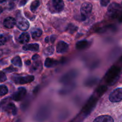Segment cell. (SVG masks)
Wrapping results in <instances>:
<instances>
[{"label": "cell", "mask_w": 122, "mask_h": 122, "mask_svg": "<svg viewBox=\"0 0 122 122\" xmlns=\"http://www.w3.org/2000/svg\"><path fill=\"white\" fill-rule=\"evenodd\" d=\"M54 52V48L53 46H48L44 49V54L45 56H51Z\"/></svg>", "instance_id": "21"}, {"label": "cell", "mask_w": 122, "mask_h": 122, "mask_svg": "<svg viewBox=\"0 0 122 122\" xmlns=\"http://www.w3.org/2000/svg\"><path fill=\"white\" fill-rule=\"evenodd\" d=\"M35 79V77L33 75H27L25 76H21L19 75H13L11 77V80L15 84L24 85L29 83L33 82Z\"/></svg>", "instance_id": "2"}, {"label": "cell", "mask_w": 122, "mask_h": 122, "mask_svg": "<svg viewBox=\"0 0 122 122\" xmlns=\"http://www.w3.org/2000/svg\"><path fill=\"white\" fill-rule=\"evenodd\" d=\"M7 80V76H6L5 74L2 71H0V82H5Z\"/></svg>", "instance_id": "25"}, {"label": "cell", "mask_w": 122, "mask_h": 122, "mask_svg": "<svg viewBox=\"0 0 122 122\" xmlns=\"http://www.w3.org/2000/svg\"><path fill=\"white\" fill-rule=\"evenodd\" d=\"M27 1H28V0H21L20 2V4H19V6L21 7V6L25 5L26 4V2H27Z\"/></svg>", "instance_id": "27"}, {"label": "cell", "mask_w": 122, "mask_h": 122, "mask_svg": "<svg viewBox=\"0 0 122 122\" xmlns=\"http://www.w3.org/2000/svg\"><path fill=\"white\" fill-rule=\"evenodd\" d=\"M58 63H59V62L58 61L55 60L53 58H46L45 61V67L48 68L54 67L56 66Z\"/></svg>", "instance_id": "15"}, {"label": "cell", "mask_w": 122, "mask_h": 122, "mask_svg": "<svg viewBox=\"0 0 122 122\" xmlns=\"http://www.w3.org/2000/svg\"><path fill=\"white\" fill-rule=\"evenodd\" d=\"M110 0H100V3L102 6L106 7L110 3Z\"/></svg>", "instance_id": "26"}, {"label": "cell", "mask_w": 122, "mask_h": 122, "mask_svg": "<svg viewBox=\"0 0 122 122\" xmlns=\"http://www.w3.org/2000/svg\"><path fill=\"white\" fill-rule=\"evenodd\" d=\"M94 122H113L114 119L111 116L108 115H103L97 117Z\"/></svg>", "instance_id": "14"}, {"label": "cell", "mask_w": 122, "mask_h": 122, "mask_svg": "<svg viewBox=\"0 0 122 122\" xmlns=\"http://www.w3.org/2000/svg\"><path fill=\"white\" fill-rule=\"evenodd\" d=\"M8 88L5 85H0V96H4L8 93Z\"/></svg>", "instance_id": "22"}, {"label": "cell", "mask_w": 122, "mask_h": 122, "mask_svg": "<svg viewBox=\"0 0 122 122\" xmlns=\"http://www.w3.org/2000/svg\"><path fill=\"white\" fill-rule=\"evenodd\" d=\"M121 5L116 2H113L108 7L107 13L110 17L117 18L121 14Z\"/></svg>", "instance_id": "5"}, {"label": "cell", "mask_w": 122, "mask_h": 122, "mask_svg": "<svg viewBox=\"0 0 122 122\" xmlns=\"http://www.w3.org/2000/svg\"><path fill=\"white\" fill-rule=\"evenodd\" d=\"M2 51H1V50H0V57L2 56Z\"/></svg>", "instance_id": "33"}, {"label": "cell", "mask_w": 122, "mask_h": 122, "mask_svg": "<svg viewBox=\"0 0 122 122\" xmlns=\"http://www.w3.org/2000/svg\"><path fill=\"white\" fill-rule=\"evenodd\" d=\"M16 23V20L14 18L12 17H8L4 19L3 22V25L4 27L7 29H12Z\"/></svg>", "instance_id": "11"}, {"label": "cell", "mask_w": 122, "mask_h": 122, "mask_svg": "<svg viewBox=\"0 0 122 122\" xmlns=\"http://www.w3.org/2000/svg\"><path fill=\"white\" fill-rule=\"evenodd\" d=\"M41 5V0H35L30 5V10L32 13H35Z\"/></svg>", "instance_id": "18"}, {"label": "cell", "mask_w": 122, "mask_h": 122, "mask_svg": "<svg viewBox=\"0 0 122 122\" xmlns=\"http://www.w3.org/2000/svg\"><path fill=\"white\" fill-rule=\"evenodd\" d=\"M17 27L20 30L22 31H26L29 28L30 24L29 22L27 21L26 19L23 17H19L17 19V21H16Z\"/></svg>", "instance_id": "8"}, {"label": "cell", "mask_w": 122, "mask_h": 122, "mask_svg": "<svg viewBox=\"0 0 122 122\" xmlns=\"http://www.w3.org/2000/svg\"><path fill=\"white\" fill-rule=\"evenodd\" d=\"M40 58V57L38 54H35L34 56H33L32 57V60H38Z\"/></svg>", "instance_id": "28"}, {"label": "cell", "mask_w": 122, "mask_h": 122, "mask_svg": "<svg viewBox=\"0 0 122 122\" xmlns=\"http://www.w3.org/2000/svg\"><path fill=\"white\" fill-rule=\"evenodd\" d=\"M49 38H50V41H51V42L53 43L55 41V40H56V36L52 35L51 37H50H50H49Z\"/></svg>", "instance_id": "29"}, {"label": "cell", "mask_w": 122, "mask_h": 122, "mask_svg": "<svg viewBox=\"0 0 122 122\" xmlns=\"http://www.w3.org/2000/svg\"><path fill=\"white\" fill-rule=\"evenodd\" d=\"M45 42L48 43L49 42V36H46V38L45 39Z\"/></svg>", "instance_id": "31"}, {"label": "cell", "mask_w": 122, "mask_h": 122, "mask_svg": "<svg viewBox=\"0 0 122 122\" xmlns=\"http://www.w3.org/2000/svg\"><path fill=\"white\" fill-rule=\"evenodd\" d=\"M25 64L27 66L31 65V61L30 60H27L26 61H25Z\"/></svg>", "instance_id": "30"}, {"label": "cell", "mask_w": 122, "mask_h": 122, "mask_svg": "<svg viewBox=\"0 0 122 122\" xmlns=\"http://www.w3.org/2000/svg\"><path fill=\"white\" fill-rule=\"evenodd\" d=\"M29 40L30 36L27 32H24V33H21L18 39V41L20 44H26V43L28 42Z\"/></svg>", "instance_id": "16"}, {"label": "cell", "mask_w": 122, "mask_h": 122, "mask_svg": "<svg viewBox=\"0 0 122 122\" xmlns=\"http://www.w3.org/2000/svg\"><path fill=\"white\" fill-rule=\"evenodd\" d=\"M4 70L7 73H11V72H14V71H17L18 70L17 69H16V68L14 67L13 66H10L9 67L5 68Z\"/></svg>", "instance_id": "23"}, {"label": "cell", "mask_w": 122, "mask_h": 122, "mask_svg": "<svg viewBox=\"0 0 122 122\" xmlns=\"http://www.w3.org/2000/svg\"><path fill=\"white\" fill-rule=\"evenodd\" d=\"M63 0H51L48 6L49 10L52 13H61L64 10Z\"/></svg>", "instance_id": "3"}, {"label": "cell", "mask_w": 122, "mask_h": 122, "mask_svg": "<svg viewBox=\"0 0 122 122\" xmlns=\"http://www.w3.org/2000/svg\"><path fill=\"white\" fill-rule=\"evenodd\" d=\"M89 45H90V42L88 41H81L77 42L76 45V47L78 50H83L89 47Z\"/></svg>", "instance_id": "13"}, {"label": "cell", "mask_w": 122, "mask_h": 122, "mask_svg": "<svg viewBox=\"0 0 122 122\" xmlns=\"http://www.w3.org/2000/svg\"><path fill=\"white\" fill-rule=\"evenodd\" d=\"M31 34H32V36L33 39L35 38H39L42 34V31L41 29L38 28L33 29L32 31H31Z\"/></svg>", "instance_id": "19"}, {"label": "cell", "mask_w": 122, "mask_h": 122, "mask_svg": "<svg viewBox=\"0 0 122 122\" xmlns=\"http://www.w3.org/2000/svg\"><path fill=\"white\" fill-rule=\"evenodd\" d=\"M7 38L3 35H0V46L3 45L7 42Z\"/></svg>", "instance_id": "24"}, {"label": "cell", "mask_w": 122, "mask_h": 122, "mask_svg": "<svg viewBox=\"0 0 122 122\" xmlns=\"http://www.w3.org/2000/svg\"><path fill=\"white\" fill-rule=\"evenodd\" d=\"M92 10V5L89 2H85L81 7V19L80 20L84 21L91 14Z\"/></svg>", "instance_id": "4"}, {"label": "cell", "mask_w": 122, "mask_h": 122, "mask_svg": "<svg viewBox=\"0 0 122 122\" xmlns=\"http://www.w3.org/2000/svg\"><path fill=\"white\" fill-rule=\"evenodd\" d=\"M1 12H2V10L1 9H0V14H1Z\"/></svg>", "instance_id": "34"}, {"label": "cell", "mask_w": 122, "mask_h": 122, "mask_svg": "<svg viewBox=\"0 0 122 122\" xmlns=\"http://www.w3.org/2000/svg\"><path fill=\"white\" fill-rule=\"evenodd\" d=\"M6 0H0V3H3L4 2H5Z\"/></svg>", "instance_id": "32"}, {"label": "cell", "mask_w": 122, "mask_h": 122, "mask_svg": "<svg viewBox=\"0 0 122 122\" xmlns=\"http://www.w3.org/2000/svg\"><path fill=\"white\" fill-rule=\"evenodd\" d=\"M68 1H73L74 0H68Z\"/></svg>", "instance_id": "35"}, {"label": "cell", "mask_w": 122, "mask_h": 122, "mask_svg": "<svg viewBox=\"0 0 122 122\" xmlns=\"http://www.w3.org/2000/svg\"><path fill=\"white\" fill-rule=\"evenodd\" d=\"M23 49L25 51H31L36 52L39 50V45L38 44H30L24 45Z\"/></svg>", "instance_id": "12"}, {"label": "cell", "mask_w": 122, "mask_h": 122, "mask_svg": "<svg viewBox=\"0 0 122 122\" xmlns=\"http://www.w3.org/2000/svg\"><path fill=\"white\" fill-rule=\"evenodd\" d=\"M69 49V44H67L64 41H59L57 44L56 46V51L58 54H64L67 52Z\"/></svg>", "instance_id": "9"}, {"label": "cell", "mask_w": 122, "mask_h": 122, "mask_svg": "<svg viewBox=\"0 0 122 122\" xmlns=\"http://www.w3.org/2000/svg\"><path fill=\"white\" fill-rule=\"evenodd\" d=\"M26 93H27V91L25 88L20 87V88H18L17 91L12 95L11 99L15 101H21L26 96Z\"/></svg>", "instance_id": "7"}, {"label": "cell", "mask_w": 122, "mask_h": 122, "mask_svg": "<svg viewBox=\"0 0 122 122\" xmlns=\"http://www.w3.org/2000/svg\"><path fill=\"white\" fill-rule=\"evenodd\" d=\"M11 63L13 64V66H17L19 67H21L22 66V61H21V59L19 56H17L13 58L11 60Z\"/></svg>", "instance_id": "17"}, {"label": "cell", "mask_w": 122, "mask_h": 122, "mask_svg": "<svg viewBox=\"0 0 122 122\" xmlns=\"http://www.w3.org/2000/svg\"><path fill=\"white\" fill-rule=\"evenodd\" d=\"M0 111L11 113L15 116L17 114V108L15 105L11 101L10 97L6 98L0 102Z\"/></svg>", "instance_id": "1"}, {"label": "cell", "mask_w": 122, "mask_h": 122, "mask_svg": "<svg viewBox=\"0 0 122 122\" xmlns=\"http://www.w3.org/2000/svg\"><path fill=\"white\" fill-rule=\"evenodd\" d=\"M122 89L121 88L114 89L110 94L109 100L112 102H118L122 101Z\"/></svg>", "instance_id": "6"}, {"label": "cell", "mask_w": 122, "mask_h": 122, "mask_svg": "<svg viewBox=\"0 0 122 122\" xmlns=\"http://www.w3.org/2000/svg\"><path fill=\"white\" fill-rule=\"evenodd\" d=\"M77 29H78V27L77 26H76V25H73L72 23H70L67 26L66 30L68 31V32L70 33V34H73L75 32H76L77 30Z\"/></svg>", "instance_id": "20"}, {"label": "cell", "mask_w": 122, "mask_h": 122, "mask_svg": "<svg viewBox=\"0 0 122 122\" xmlns=\"http://www.w3.org/2000/svg\"><path fill=\"white\" fill-rule=\"evenodd\" d=\"M42 69V63L41 61L40 58L36 60H33V63L32 64V67L30 68V72L32 73H38L40 72Z\"/></svg>", "instance_id": "10"}]
</instances>
